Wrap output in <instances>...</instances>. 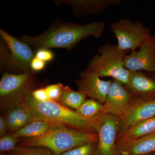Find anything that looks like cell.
I'll list each match as a JSON object with an SVG mask.
<instances>
[{
    "instance_id": "obj_21",
    "label": "cell",
    "mask_w": 155,
    "mask_h": 155,
    "mask_svg": "<svg viewBox=\"0 0 155 155\" xmlns=\"http://www.w3.org/2000/svg\"><path fill=\"white\" fill-rule=\"evenodd\" d=\"M6 153L10 155H57L51 150L43 147L19 145Z\"/></svg>"
},
{
    "instance_id": "obj_13",
    "label": "cell",
    "mask_w": 155,
    "mask_h": 155,
    "mask_svg": "<svg viewBox=\"0 0 155 155\" xmlns=\"http://www.w3.org/2000/svg\"><path fill=\"white\" fill-rule=\"evenodd\" d=\"M122 0H61L55 1L56 5H67L72 9L73 14L83 18L102 13L111 6L119 5Z\"/></svg>"
},
{
    "instance_id": "obj_30",
    "label": "cell",
    "mask_w": 155,
    "mask_h": 155,
    "mask_svg": "<svg viewBox=\"0 0 155 155\" xmlns=\"http://www.w3.org/2000/svg\"><path fill=\"white\" fill-rule=\"evenodd\" d=\"M146 155H155V152Z\"/></svg>"
},
{
    "instance_id": "obj_15",
    "label": "cell",
    "mask_w": 155,
    "mask_h": 155,
    "mask_svg": "<svg viewBox=\"0 0 155 155\" xmlns=\"http://www.w3.org/2000/svg\"><path fill=\"white\" fill-rule=\"evenodd\" d=\"M121 155H146L155 152V132L144 137L117 145Z\"/></svg>"
},
{
    "instance_id": "obj_28",
    "label": "cell",
    "mask_w": 155,
    "mask_h": 155,
    "mask_svg": "<svg viewBox=\"0 0 155 155\" xmlns=\"http://www.w3.org/2000/svg\"><path fill=\"white\" fill-rule=\"evenodd\" d=\"M8 130V125L5 116H0V137H2L7 134Z\"/></svg>"
},
{
    "instance_id": "obj_17",
    "label": "cell",
    "mask_w": 155,
    "mask_h": 155,
    "mask_svg": "<svg viewBox=\"0 0 155 155\" xmlns=\"http://www.w3.org/2000/svg\"><path fill=\"white\" fill-rule=\"evenodd\" d=\"M155 132V116L137 123L117 135L116 144H122Z\"/></svg>"
},
{
    "instance_id": "obj_12",
    "label": "cell",
    "mask_w": 155,
    "mask_h": 155,
    "mask_svg": "<svg viewBox=\"0 0 155 155\" xmlns=\"http://www.w3.org/2000/svg\"><path fill=\"white\" fill-rule=\"evenodd\" d=\"M155 116V99L147 101L136 100L128 111L119 117L118 135L137 123Z\"/></svg>"
},
{
    "instance_id": "obj_24",
    "label": "cell",
    "mask_w": 155,
    "mask_h": 155,
    "mask_svg": "<svg viewBox=\"0 0 155 155\" xmlns=\"http://www.w3.org/2000/svg\"><path fill=\"white\" fill-rule=\"evenodd\" d=\"M63 84L61 83L51 84L45 87L50 99L59 103Z\"/></svg>"
},
{
    "instance_id": "obj_6",
    "label": "cell",
    "mask_w": 155,
    "mask_h": 155,
    "mask_svg": "<svg viewBox=\"0 0 155 155\" xmlns=\"http://www.w3.org/2000/svg\"><path fill=\"white\" fill-rule=\"evenodd\" d=\"M112 33L117 41V48L122 51H134L151 35L150 29L138 20L119 19L111 25Z\"/></svg>"
},
{
    "instance_id": "obj_19",
    "label": "cell",
    "mask_w": 155,
    "mask_h": 155,
    "mask_svg": "<svg viewBox=\"0 0 155 155\" xmlns=\"http://www.w3.org/2000/svg\"><path fill=\"white\" fill-rule=\"evenodd\" d=\"M75 112L84 119L94 123L104 114V104L91 98L86 100Z\"/></svg>"
},
{
    "instance_id": "obj_18",
    "label": "cell",
    "mask_w": 155,
    "mask_h": 155,
    "mask_svg": "<svg viewBox=\"0 0 155 155\" xmlns=\"http://www.w3.org/2000/svg\"><path fill=\"white\" fill-rule=\"evenodd\" d=\"M55 124L48 121L36 120L11 133L19 139L38 137L45 134Z\"/></svg>"
},
{
    "instance_id": "obj_27",
    "label": "cell",
    "mask_w": 155,
    "mask_h": 155,
    "mask_svg": "<svg viewBox=\"0 0 155 155\" xmlns=\"http://www.w3.org/2000/svg\"><path fill=\"white\" fill-rule=\"evenodd\" d=\"M45 65L46 62L35 57L31 61L30 66L31 69L34 72H38L44 69Z\"/></svg>"
},
{
    "instance_id": "obj_29",
    "label": "cell",
    "mask_w": 155,
    "mask_h": 155,
    "mask_svg": "<svg viewBox=\"0 0 155 155\" xmlns=\"http://www.w3.org/2000/svg\"><path fill=\"white\" fill-rule=\"evenodd\" d=\"M0 155H10L9 154H8L6 153H1Z\"/></svg>"
},
{
    "instance_id": "obj_20",
    "label": "cell",
    "mask_w": 155,
    "mask_h": 155,
    "mask_svg": "<svg viewBox=\"0 0 155 155\" xmlns=\"http://www.w3.org/2000/svg\"><path fill=\"white\" fill-rule=\"evenodd\" d=\"M87 96L72 90L68 86L62 85L59 103L69 109L76 110L86 101Z\"/></svg>"
},
{
    "instance_id": "obj_10",
    "label": "cell",
    "mask_w": 155,
    "mask_h": 155,
    "mask_svg": "<svg viewBox=\"0 0 155 155\" xmlns=\"http://www.w3.org/2000/svg\"><path fill=\"white\" fill-rule=\"evenodd\" d=\"M79 75V79L75 80L78 91L104 104L112 81L102 80L95 73L87 69L81 72Z\"/></svg>"
},
{
    "instance_id": "obj_1",
    "label": "cell",
    "mask_w": 155,
    "mask_h": 155,
    "mask_svg": "<svg viewBox=\"0 0 155 155\" xmlns=\"http://www.w3.org/2000/svg\"><path fill=\"white\" fill-rule=\"evenodd\" d=\"M105 27V24L102 21L81 25L57 20L38 36L26 35L20 40L37 50L61 48L71 51L84 38L91 36L100 38Z\"/></svg>"
},
{
    "instance_id": "obj_26",
    "label": "cell",
    "mask_w": 155,
    "mask_h": 155,
    "mask_svg": "<svg viewBox=\"0 0 155 155\" xmlns=\"http://www.w3.org/2000/svg\"><path fill=\"white\" fill-rule=\"evenodd\" d=\"M31 94L35 98L41 102H46L51 101L48 95L45 87L40 88L31 92Z\"/></svg>"
},
{
    "instance_id": "obj_7",
    "label": "cell",
    "mask_w": 155,
    "mask_h": 155,
    "mask_svg": "<svg viewBox=\"0 0 155 155\" xmlns=\"http://www.w3.org/2000/svg\"><path fill=\"white\" fill-rule=\"evenodd\" d=\"M98 136L99 155H121L116 139L119 130V117L104 114L94 123Z\"/></svg>"
},
{
    "instance_id": "obj_3",
    "label": "cell",
    "mask_w": 155,
    "mask_h": 155,
    "mask_svg": "<svg viewBox=\"0 0 155 155\" xmlns=\"http://www.w3.org/2000/svg\"><path fill=\"white\" fill-rule=\"evenodd\" d=\"M28 92L22 103L28 107L36 120L48 121L88 133L97 134L94 122L84 119L60 103L51 101L41 102Z\"/></svg>"
},
{
    "instance_id": "obj_11",
    "label": "cell",
    "mask_w": 155,
    "mask_h": 155,
    "mask_svg": "<svg viewBox=\"0 0 155 155\" xmlns=\"http://www.w3.org/2000/svg\"><path fill=\"white\" fill-rule=\"evenodd\" d=\"M0 35L10 49L11 55L9 57V64L21 69L23 72L31 70V64L35 55L31 48L2 28L0 29Z\"/></svg>"
},
{
    "instance_id": "obj_23",
    "label": "cell",
    "mask_w": 155,
    "mask_h": 155,
    "mask_svg": "<svg viewBox=\"0 0 155 155\" xmlns=\"http://www.w3.org/2000/svg\"><path fill=\"white\" fill-rule=\"evenodd\" d=\"M19 138L12 133L7 134L0 139V151L1 153H7L14 149L17 145Z\"/></svg>"
},
{
    "instance_id": "obj_25",
    "label": "cell",
    "mask_w": 155,
    "mask_h": 155,
    "mask_svg": "<svg viewBox=\"0 0 155 155\" xmlns=\"http://www.w3.org/2000/svg\"><path fill=\"white\" fill-rule=\"evenodd\" d=\"M35 57L44 62H49L54 59V55L49 49L41 48L38 50Z\"/></svg>"
},
{
    "instance_id": "obj_22",
    "label": "cell",
    "mask_w": 155,
    "mask_h": 155,
    "mask_svg": "<svg viewBox=\"0 0 155 155\" xmlns=\"http://www.w3.org/2000/svg\"><path fill=\"white\" fill-rule=\"evenodd\" d=\"M59 155H99L98 143L82 145Z\"/></svg>"
},
{
    "instance_id": "obj_14",
    "label": "cell",
    "mask_w": 155,
    "mask_h": 155,
    "mask_svg": "<svg viewBox=\"0 0 155 155\" xmlns=\"http://www.w3.org/2000/svg\"><path fill=\"white\" fill-rule=\"evenodd\" d=\"M125 86L136 100L155 99V78L149 77L142 71H130L129 79Z\"/></svg>"
},
{
    "instance_id": "obj_4",
    "label": "cell",
    "mask_w": 155,
    "mask_h": 155,
    "mask_svg": "<svg viewBox=\"0 0 155 155\" xmlns=\"http://www.w3.org/2000/svg\"><path fill=\"white\" fill-rule=\"evenodd\" d=\"M129 51H120L117 45L106 43L98 49L86 69L92 71L100 78L110 77L125 85L130 71L124 67V60Z\"/></svg>"
},
{
    "instance_id": "obj_9",
    "label": "cell",
    "mask_w": 155,
    "mask_h": 155,
    "mask_svg": "<svg viewBox=\"0 0 155 155\" xmlns=\"http://www.w3.org/2000/svg\"><path fill=\"white\" fill-rule=\"evenodd\" d=\"M125 68L129 71H143L155 73V36L150 35L138 49L125 56Z\"/></svg>"
},
{
    "instance_id": "obj_31",
    "label": "cell",
    "mask_w": 155,
    "mask_h": 155,
    "mask_svg": "<svg viewBox=\"0 0 155 155\" xmlns=\"http://www.w3.org/2000/svg\"><path fill=\"white\" fill-rule=\"evenodd\" d=\"M153 77L155 78V73H153Z\"/></svg>"
},
{
    "instance_id": "obj_2",
    "label": "cell",
    "mask_w": 155,
    "mask_h": 155,
    "mask_svg": "<svg viewBox=\"0 0 155 155\" xmlns=\"http://www.w3.org/2000/svg\"><path fill=\"white\" fill-rule=\"evenodd\" d=\"M97 134L55 124L45 134L34 138L19 139L17 145L47 148L59 155L82 145L98 143Z\"/></svg>"
},
{
    "instance_id": "obj_5",
    "label": "cell",
    "mask_w": 155,
    "mask_h": 155,
    "mask_svg": "<svg viewBox=\"0 0 155 155\" xmlns=\"http://www.w3.org/2000/svg\"><path fill=\"white\" fill-rule=\"evenodd\" d=\"M35 72L29 70L18 74L5 73L0 81V107L6 112L23 102L33 91Z\"/></svg>"
},
{
    "instance_id": "obj_16",
    "label": "cell",
    "mask_w": 155,
    "mask_h": 155,
    "mask_svg": "<svg viewBox=\"0 0 155 155\" xmlns=\"http://www.w3.org/2000/svg\"><path fill=\"white\" fill-rule=\"evenodd\" d=\"M5 113L8 130L11 133L36 121L31 111L22 102L11 108Z\"/></svg>"
},
{
    "instance_id": "obj_8",
    "label": "cell",
    "mask_w": 155,
    "mask_h": 155,
    "mask_svg": "<svg viewBox=\"0 0 155 155\" xmlns=\"http://www.w3.org/2000/svg\"><path fill=\"white\" fill-rule=\"evenodd\" d=\"M112 81L104 104V114H110L119 118L128 111L136 99L122 82L114 78Z\"/></svg>"
}]
</instances>
